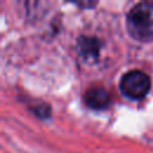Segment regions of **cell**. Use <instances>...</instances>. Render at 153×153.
Segmentation results:
<instances>
[{
  "label": "cell",
  "mask_w": 153,
  "mask_h": 153,
  "mask_svg": "<svg viewBox=\"0 0 153 153\" xmlns=\"http://www.w3.org/2000/svg\"><path fill=\"white\" fill-rule=\"evenodd\" d=\"M84 100L88 108L94 110H102L109 106L111 102V96L109 91L103 86H92L86 90L84 94Z\"/></svg>",
  "instance_id": "3"
},
{
  "label": "cell",
  "mask_w": 153,
  "mask_h": 153,
  "mask_svg": "<svg viewBox=\"0 0 153 153\" xmlns=\"http://www.w3.org/2000/svg\"><path fill=\"white\" fill-rule=\"evenodd\" d=\"M151 88V79L142 71L133 69L124 73L120 80L121 92L130 99L143 98Z\"/></svg>",
  "instance_id": "2"
},
{
  "label": "cell",
  "mask_w": 153,
  "mask_h": 153,
  "mask_svg": "<svg viewBox=\"0 0 153 153\" xmlns=\"http://www.w3.org/2000/svg\"><path fill=\"white\" fill-rule=\"evenodd\" d=\"M126 25L129 35L140 42L153 41V2L135 4L127 13Z\"/></svg>",
  "instance_id": "1"
},
{
  "label": "cell",
  "mask_w": 153,
  "mask_h": 153,
  "mask_svg": "<svg viewBox=\"0 0 153 153\" xmlns=\"http://www.w3.org/2000/svg\"><path fill=\"white\" fill-rule=\"evenodd\" d=\"M78 49L85 60H96L99 54L100 43L94 37H80L78 42Z\"/></svg>",
  "instance_id": "4"
}]
</instances>
